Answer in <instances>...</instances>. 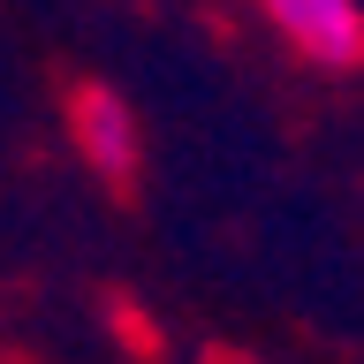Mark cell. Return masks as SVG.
<instances>
[{"instance_id":"obj_1","label":"cell","mask_w":364,"mask_h":364,"mask_svg":"<svg viewBox=\"0 0 364 364\" xmlns=\"http://www.w3.org/2000/svg\"><path fill=\"white\" fill-rule=\"evenodd\" d=\"M273 38L311 68H357L364 61V0H258Z\"/></svg>"},{"instance_id":"obj_2","label":"cell","mask_w":364,"mask_h":364,"mask_svg":"<svg viewBox=\"0 0 364 364\" xmlns=\"http://www.w3.org/2000/svg\"><path fill=\"white\" fill-rule=\"evenodd\" d=\"M68 136H76V152H84L91 175H107V182L136 175V114H129V99L114 84H84L68 99Z\"/></svg>"}]
</instances>
